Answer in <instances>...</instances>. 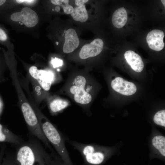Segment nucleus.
<instances>
[{
	"mask_svg": "<svg viewBox=\"0 0 165 165\" xmlns=\"http://www.w3.org/2000/svg\"><path fill=\"white\" fill-rule=\"evenodd\" d=\"M18 146L14 155L19 165H34L36 163L50 164L52 157L37 140L30 139Z\"/></svg>",
	"mask_w": 165,
	"mask_h": 165,
	"instance_id": "obj_1",
	"label": "nucleus"
},
{
	"mask_svg": "<svg viewBox=\"0 0 165 165\" xmlns=\"http://www.w3.org/2000/svg\"><path fill=\"white\" fill-rule=\"evenodd\" d=\"M37 116L44 136L53 146L59 156L68 165H73L66 147L65 140L57 128L43 115Z\"/></svg>",
	"mask_w": 165,
	"mask_h": 165,
	"instance_id": "obj_2",
	"label": "nucleus"
},
{
	"mask_svg": "<svg viewBox=\"0 0 165 165\" xmlns=\"http://www.w3.org/2000/svg\"><path fill=\"white\" fill-rule=\"evenodd\" d=\"M67 141L79 152L86 165H99L101 164L110 152L108 148L93 144H83L70 140Z\"/></svg>",
	"mask_w": 165,
	"mask_h": 165,
	"instance_id": "obj_3",
	"label": "nucleus"
},
{
	"mask_svg": "<svg viewBox=\"0 0 165 165\" xmlns=\"http://www.w3.org/2000/svg\"><path fill=\"white\" fill-rule=\"evenodd\" d=\"M21 108L31 134L42 141L50 149L52 150L50 142L43 134L37 116L31 106L29 103L25 102L21 105Z\"/></svg>",
	"mask_w": 165,
	"mask_h": 165,
	"instance_id": "obj_4",
	"label": "nucleus"
},
{
	"mask_svg": "<svg viewBox=\"0 0 165 165\" xmlns=\"http://www.w3.org/2000/svg\"><path fill=\"white\" fill-rule=\"evenodd\" d=\"M73 85L70 89L72 94L73 95L75 101L83 105L88 104L92 100L91 95L85 89L86 80L82 75L77 76L74 79Z\"/></svg>",
	"mask_w": 165,
	"mask_h": 165,
	"instance_id": "obj_5",
	"label": "nucleus"
},
{
	"mask_svg": "<svg viewBox=\"0 0 165 165\" xmlns=\"http://www.w3.org/2000/svg\"><path fill=\"white\" fill-rule=\"evenodd\" d=\"M10 18L12 21L21 22L29 28L35 26L38 22V17L37 13L27 7L23 8L20 12L12 13Z\"/></svg>",
	"mask_w": 165,
	"mask_h": 165,
	"instance_id": "obj_6",
	"label": "nucleus"
},
{
	"mask_svg": "<svg viewBox=\"0 0 165 165\" xmlns=\"http://www.w3.org/2000/svg\"><path fill=\"white\" fill-rule=\"evenodd\" d=\"M104 46L103 40L99 38L94 39L90 43L84 45L79 53V57L83 59L96 56L102 51Z\"/></svg>",
	"mask_w": 165,
	"mask_h": 165,
	"instance_id": "obj_7",
	"label": "nucleus"
},
{
	"mask_svg": "<svg viewBox=\"0 0 165 165\" xmlns=\"http://www.w3.org/2000/svg\"><path fill=\"white\" fill-rule=\"evenodd\" d=\"M111 86L114 90L126 96H130L134 94L137 90L136 86L133 83L120 77H117L113 80Z\"/></svg>",
	"mask_w": 165,
	"mask_h": 165,
	"instance_id": "obj_8",
	"label": "nucleus"
},
{
	"mask_svg": "<svg viewBox=\"0 0 165 165\" xmlns=\"http://www.w3.org/2000/svg\"><path fill=\"white\" fill-rule=\"evenodd\" d=\"M164 34L160 30L155 29L149 32L146 36V41L151 49L156 51L162 50L165 46L163 41Z\"/></svg>",
	"mask_w": 165,
	"mask_h": 165,
	"instance_id": "obj_9",
	"label": "nucleus"
},
{
	"mask_svg": "<svg viewBox=\"0 0 165 165\" xmlns=\"http://www.w3.org/2000/svg\"><path fill=\"white\" fill-rule=\"evenodd\" d=\"M79 44V39L75 31L72 28L67 30L65 33L63 52L66 53L72 52L78 47Z\"/></svg>",
	"mask_w": 165,
	"mask_h": 165,
	"instance_id": "obj_10",
	"label": "nucleus"
},
{
	"mask_svg": "<svg viewBox=\"0 0 165 165\" xmlns=\"http://www.w3.org/2000/svg\"><path fill=\"white\" fill-rule=\"evenodd\" d=\"M124 56L127 63L133 70L138 72L142 71L144 64L139 55L132 50H129L125 52Z\"/></svg>",
	"mask_w": 165,
	"mask_h": 165,
	"instance_id": "obj_11",
	"label": "nucleus"
},
{
	"mask_svg": "<svg viewBox=\"0 0 165 165\" xmlns=\"http://www.w3.org/2000/svg\"><path fill=\"white\" fill-rule=\"evenodd\" d=\"M24 141L20 137L14 134L0 123V142H8L18 145Z\"/></svg>",
	"mask_w": 165,
	"mask_h": 165,
	"instance_id": "obj_12",
	"label": "nucleus"
},
{
	"mask_svg": "<svg viewBox=\"0 0 165 165\" xmlns=\"http://www.w3.org/2000/svg\"><path fill=\"white\" fill-rule=\"evenodd\" d=\"M36 80L41 87L45 90H49L53 79V74L50 72L38 70L37 73L33 77Z\"/></svg>",
	"mask_w": 165,
	"mask_h": 165,
	"instance_id": "obj_13",
	"label": "nucleus"
},
{
	"mask_svg": "<svg viewBox=\"0 0 165 165\" xmlns=\"http://www.w3.org/2000/svg\"><path fill=\"white\" fill-rule=\"evenodd\" d=\"M127 13L123 7L119 8L113 13L112 22L113 25L116 28H122L126 24L127 21Z\"/></svg>",
	"mask_w": 165,
	"mask_h": 165,
	"instance_id": "obj_14",
	"label": "nucleus"
},
{
	"mask_svg": "<svg viewBox=\"0 0 165 165\" xmlns=\"http://www.w3.org/2000/svg\"><path fill=\"white\" fill-rule=\"evenodd\" d=\"M71 14L74 20L81 22L86 21L88 18V13L84 4L75 7Z\"/></svg>",
	"mask_w": 165,
	"mask_h": 165,
	"instance_id": "obj_15",
	"label": "nucleus"
},
{
	"mask_svg": "<svg viewBox=\"0 0 165 165\" xmlns=\"http://www.w3.org/2000/svg\"><path fill=\"white\" fill-rule=\"evenodd\" d=\"M152 145L163 156H165V137L158 135L152 138Z\"/></svg>",
	"mask_w": 165,
	"mask_h": 165,
	"instance_id": "obj_16",
	"label": "nucleus"
},
{
	"mask_svg": "<svg viewBox=\"0 0 165 165\" xmlns=\"http://www.w3.org/2000/svg\"><path fill=\"white\" fill-rule=\"evenodd\" d=\"M68 105V103L66 101L57 99L53 100L50 103L49 107L52 112L55 113L65 108Z\"/></svg>",
	"mask_w": 165,
	"mask_h": 165,
	"instance_id": "obj_17",
	"label": "nucleus"
},
{
	"mask_svg": "<svg viewBox=\"0 0 165 165\" xmlns=\"http://www.w3.org/2000/svg\"><path fill=\"white\" fill-rule=\"evenodd\" d=\"M53 4L61 6L64 12L67 14H71L73 11L74 8L69 4V0H51Z\"/></svg>",
	"mask_w": 165,
	"mask_h": 165,
	"instance_id": "obj_18",
	"label": "nucleus"
},
{
	"mask_svg": "<svg viewBox=\"0 0 165 165\" xmlns=\"http://www.w3.org/2000/svg\"><path fill=\"white\" fill-rule=\"evenodd\" d=\"M153 121L156 124L165 127V110L157 112L154 116Z\"/></svg>",
	"mask_w": 165,
	"mask_h": 165,
	"instance_id": "obj_19",
	"label": "nucleus"
},
{
	"mask_svg": "<svg viewBox=\"0 0 165 165\" xmlns=\"http://www.w3.org/2000/svg\"><path fill=\"white\" fill-rule=\"evenodd\" d=\"M1 165H19L16 162L13 155L7 154L3 157Z\"/></svg>",
	"mask_w": 165,
	"mask_h": 165,
	"instance_id": "obj_20",
	"label": "nucleus"
},
{
	"mask_svg": "<svg viewBox=\"0 0 165 165\" xmlns=\"http://www.w3.org/2000/svg\"><path fill=\"white\" fill-rule=\"evenodd\" d=\"M50 165H68L59 156H53Z\"/></svg>",
	"mask_w": 165,
	"mask_h": 165,
	"instance_id": "obj_21",
	"label": "nucleus"
},
{
	"mask_svg": "<svg viewBox=\"0 0 165 165\" xmlns=\"http://www.w3.org/2000/svg\"><path fill=\"white\" fill-rule=\"evenodd\" d=\"M8 39V36L6 31L0 26V42L5 43Z\"/></svg>",
	"mask_w": 165,
	"mask_h": 165,
	"instance_id": "obj_22",
	"label": "nucleus"
},
{
	"mask_svg": "<svg viewBox=\"0 0 165 165\" xmlns=\"http://www.w3.org/2000/svg\"><path fill=\"white\" fill-rule=\"evenodd\" d=\"M51 63L54 68L61 66L63 63L62 60L59 58H55L51 61Z\"/></svg>",
	"mask_w": 165,
	"mask_h": 165,
	"instance_id": "obj_23",
	"label": "nucleus"
},
{
	"mask_svg": "<svg viewBox=\"0 0 165 165\" xmlns=\"http://www.w3.org/2000/svg\"><path fill=\"white\" fill-rule=\"evenodd\" d=\"M88 1V0H76L75 1V4L77 6L82 5Z\"/></svg>",
	"mask_w": 165,
	"mask_h": 165,
	"instance_id": "obj_24",
	"label": "nucleus"
},
{
	"mask_svg": "<svg viewBox=\"0 0 165 165\" xmlns=\"http://www.w3.org/2000/svg\"><path fill=\"white\" fill-rule=\"evenodd\" d=\"M16 1L17 2L19 3H24L26 4H32L33 2L36 1L35 0H16Z\"/></svg>",
	"mask_w": 165,
	"mask_h": 165,
	"instance_id": "obj_25",
	"label": "nucleus"
},
{
	"mask_svg": "<svg viewBox=\"0 0 165 165\" xmlns=\"http://www.w3.org/2000/svg\"><path fill=\"white\" fill-rule=\"evenodd\" d=\"M3 146L0 152V165H1L4 154L5 148Z\"/></svg>",
	"mask_w": 165,
	"mask_h": 165,
	"instance_id": "obj_26",
	"label": "nucleus"
},
{
	"mask_svg": "<svg viewBox=\"0 0 165 165\" xmlns=\"http://www.w3.org/2000/svg\"><path fill=\"white\" fill-rule=\"evenodd\" d=\"M6 1V0H0V7L2 6Z\"/></svg>",
	"mask_w": 165,
	"mask_h": 165,
	"instance_id": "obj_27",
	"label": "nucleus"
},
{
	"mask_svg": "<svg viewBox=\"0 0 165 165\" xmlns=\"http://www.w3.org/2000/svg\"><path fill=\"white\" fill-rule=\"evenodd\" d=\"M51 164L37 163L34 165H50Z\"/></svg>",
	"mask_w": 165,
	"mask_h": 165,
	"instance_id": "obj_28",
	"label": "nucleus"
},
{
	"mask_svg": "<svg viewBox=\"0 0 165 165\" xmlns=\"http://www.w3.org/2000/svg\"><path fill=\"white\" fill-rule=\"evenodd\" d=\"M161 2H162V3H163V5L165 6V1L164 0H161Z\"/></svg>",
	"mask_w": 165,
	"mask_h": 165,
	"instance_id": "obj_29",
	"label": "nucleus"
},
{
	"mask_svg": "<svg viewBox=\"0 0 165 165\" xmlns=\"http://www.w3.org/2000/svg\"><path fill=\"white\" fill-rule=\"evenodd\" d=\"M1 102L0 101V113L1 111Z\"/></svg>",
	"mask_w": 165,
	"mask_h": 165,
	"instance_id": "obj_30",
	"label": "nucleus"
},
{
	"mask_svg": "<svg viewBox=\"0 0 165 165\" xmlns=\"http://www.w3.org/2000/svg\"><path fill=\"white\" fill-rule=\"evenodd\" d=\"M0 63H1V62H0Z\"/></svg>",
	"mask_w": 165,
	"mask_h": 165,
	"instance_id": "obj_31",
	"label": "nucleus"
}]
</instances>
